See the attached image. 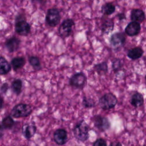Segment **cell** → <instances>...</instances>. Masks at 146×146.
<instances>
[{"mask_svg":"<svg viewBox=\"0 0 146 146\" xmlns=\"http://www.w3.org/2000/svg\"><path fill=\"white\" fill-rule=\"evenodd\" d=\"M82 105L86 108H91L94 107L96 106V102L93 99L91 98L84 96L82 100Z\"/></svg>","mask_w":146,"mask_h":146,"instance_id":"cell-26","label":"cell"},{"mask_svg":"<svg viewBox=\"0 0 146 146\" xmlns=\"http://www.w3.org/2000/svg\"><path fill=\"white\" fill-rule=\"evenodd\" d=\"M60 18L61 15L59 10L56 7H52L48 9L46 15L45 21L48 26L54 27L59 24Z\"/></svg>","mask_w":146,"mask_h":146,"instance_id":"cell-5","label":"cell"},{"mask_svg":"<svg viewBox=\"0 0 146 146\" xmlns=\"http://www.w3.org/2000/svg\"><path fill=\"white\" fill-rule=\"evenodd\" d=\"M93 146H107V144L105 139L103 138H98L94 142Z\"/></svg>","mask_w":146,"mask_h":146,"instance_id":"cell-27","label":"cell"},{"mask_svg":"<svg viewBox=\"0 0 146 146\" xmlns=\"http://www.w3.org/2000/svg\"><path fill=\"white\" fill-rule=\"evenodd\" d=\"M90 127L87 123L82 120L79 121L73 128V133L75 137L79 141L84 142L89 138Z\"/></svg>","mask_w":146,"mask_h":146,"instance_id":"cell-1","label":"cell"},{"mask_svg":"<svg viewBox=\"0 0 146 146\" xmlns=\"http://www.w3.org/2000/svg\"><path fill=\"white\" fill-rule=\"evenodd\" d=\"M23 86V82L20 79H15L12 82L11 84V88L13 92L17 96L20 95L22 92Z\"/></svg>","mask_w":146,"mask_h":146,"instance_id":"cell-22","label":"cell"},{"mask_svg":"<svg viewBox=\"0 0 146 146\" xmlns=\"http://www.w3.org/2000/svg\"><path fill=\"white\" fill-rule=\"evenodd\" d=\"M29 62L34 70L38 71L41 69V63L40 59L36 56H30L29 57Z\"/></svg>","mask_w":146,"mask_h":146,"instance_id":"cell-24","label":"cell"},{"mask_svg":"<svg viewBox=\"0 0 146 146\" xmlns=\"http://www.w3.org/2000/svg\"><path fill=\"white\" fill-rule=\"evenodd\" d=\"M33 112L31 106L25 103H19L11 110L10 116L14 118L26 117L30 116Z\"/></svg>","mask_w":146,"mask_h":146,"instance_id":"cell-3","label":"cell"},{"mask_svg":"<svg viewBox=\"0 0 146 146\" xmlns=\"http://www.w3.org/2000/svg\"><path fill=\"white\" fill-rule=\"evenodd\" d=\"M14 29L16 33L21 36H27L31 32V26L22 14H19L15 17Z\"/></svg>","mask_w":146,"mask_h":146,"instance_id":"cell-2","label":"cell"},{"mask_svg":"<svg viewBox=\"0 0 146 146\" xmlns=\"http://www.w3.org/2000/svg\"><path fill=\"white\" fill-rule=\"evenodd\" d=\"M87 78L83 72H79L73 74L69 79V84L76 89L82 90L86 85Z\"/></svg>","mask_w":146,"mask_h":146,"instance_id":"cell-6","label":"cell"},{"mask_svg":"<svg viewBox=\"0 0 146 146\" xmlns=\"http://www.w3.org/2000/svg\"><path fill=\"white\" fill-rule=\"evenodd\" d=\"M126 41V35L123 32H116L113 34L110 38V43L115 50L123 47Z\"/></svg>","mask_w":146,"mask_h":146,"instance_id":"cell-8","label":"cell"},{"mask_svg":"<svg viewBox=\"0 0 146 146\" xmlns=\"http://www.w3.org/2000/svg\"><path fill=\"white\" fill-rule=\"evenodd\" d=\"M114 26L115 23L112 19L109 18L108 17H105L104 19H103L100 25L101 31L103 34H108L113 31Z\"/></svg>","mask_w":146,"mask_h":146,"instance_id":"cell-14","label":"cell"},{"mask_svg":"<svg viewBox=\"0 0 146 146\" xmlns=\"http://www.w3.org/2000/svg\"><path fill=\"white\" fill-rule=\"evenodd\" d=\"M144 99L142 94L136 91L131 96L130 103L134 107L137 108L142 106L144 104Z\"/></svg>","mask_w":146,"mask_h":146,"instance_id":"cell-16","label":"cell"},{"mask_svg":"<svg viewBox=\"0 0 146 146\" xmlns=\"http://www.w3.org/2000/svg\"><path fill=\"white\" fill-rule=\"evenodd\" d=\"M144 54V50L140 47H135L129 49L127 53V56L131 60H135L140 58Z\"/></svg>","mask_w":146,"mask_h":146,"instance_id":"cell-17","label":"cell"},{"mask_svg":"<svg viewBox=\"0 0 146 146\" xmlns=\"http://www.w3.org/2000/svg\"><path fill=\"white\" fill-rule=\"evenodd\" d=\"M54 141L59 145H64L67 141V132L63 128H58L55 130L53 135Z\"/></svg>","mask_w":146,"mask_h":146,"instance_id":"cell-10","label":"cell"},{"mask_svg":"<svg viewBox=\"0 0 146 146\" xmlns=\"http://www.w3.org/2000/svg\"><path fill=\"white\" fill-rule=\"evenodd\" d=\"M109 146H123L122 144L119 142V141H115V142H112Z\"/></svg>","mask_w":146,"mask_h":146,"instance_id":"cell-30","label":"cell"},{"mask_svg":"<svg viewBox=\"0 0 146 146\" xmlns=\"http://www.w3.org/2000/svg\"><path fill=\"white\" fill-rule=\"evenodd\" d=\"M75 26V22L72 19L67 18L64 19L60 24L58 29V33L61 38L68 37L72 33V27Z\"/></svg>","mask_w":146,"mask_h":146,"instance_id":"cell-7","label":"cell"},{"mask_svg":"<svg viewBox=\"0 0 146 146\" xmlns=\"http://www.w3.org/2000/svg\"><path fill=\"white\" fill-rule=\"evenodd\" d=\"M3 128L1 124H0V139H1L2 137V136H3Z\"/></svg>","mask_w":146,"mask_h":146,"instance_id":"cell-32","label":"cell"},{"mask_svg":"<svg viewBox=\"0 0 146 146\" xmlns=\"http://www.w3.org/2000/svg\"><path fill=\"white\" fill-rule=\"evenodd\" d=\"M98 103L102 110H110L116 106L117 103V99L112 93L108 92L99 98Z\"/></svg>","mask_w":146,"mask_h":146,"instance_id":"cell-4","label":"cell"},{"mask_svg":"<svg viewBox=\"0 0 146 146\" xmlns=\"http://www.w3.org/2000/svg\"><path fill=\"white\" fill-rule=\"evenodd\" d=\"M26 64V60L22 56L13 58L11 60V66L14 71H18L22 68Z\"/></svg>","mask_w":146,"mask_h":146,"instance_id":"cell-18","label":"cell"},{"mask_svg":"<svg viewBox=\"0 0 146 146\" xmlns=\"http://www.w3.org/2000/svg\"><path fill=\"white\" fill-rule=\"evenodd\" d=\"M3 103H4L3 98L0 95V110L3 108Z\"/></svg>","mask_w":146,"mask_h":146,"instance_id":"cell-31","label":"cell"},{"mask_svg":"<svg viewBox=\"0 0 146 146\" xmlns=\"http://www.w3.org/2000/svg\"><path fill=\"white\" fill-rule=\"evenodd\" d=\"M15 124V121L10 115L5 117L1 121V125L4 129H11Z\"/></svg>","mask_w":146,"mask_h":146,"instance_id":"cell-23","label":"cell"},{"mask_svg":"<svg viewBox=\"0 0 146 146\" xmlns=\"http://www.w3.org/2000/svg\"><path fill=\"white\" fill-rule=\"evenodd\" d=\"M8 89H9V84L7 83H3L0 88L1 91L3 94H6Z\"/></svg>","mask_w":146,"mask_h":146,"instance_id":"cell-28","label":"cell"},{"mask_svg":"<svg viewBox=\"0 0 146 146\" xmlns=\"http://www.w3.org/2000/svg\"><path fill=\"white\" fill-rule=\"evenodd\" d=\"M145 82H146V75H145Z\"/></svg>","mask_w":146,"mask_h":146,"instance_id":"cell-33","label":"cell"},{"mask_svg":"<svg viewBox=\"0 0 146 146\" xmlns=\"http://www.w3.org/2000/svg\"><path fill=\"white\" fill-rule=\"evenodd\" d=\"M140 23L133 21L128 23L124 30L125 34L129 36H134L137 35L140 33Z\"/></svg>","mask_w":146,"mask_h":146,"instance_id":"cell-13","label":"cell"},{"mask_svg":"<svg viewBox=\"0 0 146 146\" xmlns=\"http://www.w3.org/2000/svg\"><path fill=\"white\" fill-rule=\"evenodd\" d=\"M130 18L132 21L140 23L145 19L144 11L140 9H133L131 11Z\"/></svg>","mask_w":146,"mask_h":146,"instance_id":"cell-15","label":"cell"},{"mask_svg":"<svg viewBox=\"0 0 146 146\" xmlns=\"http://www.w3.org/2000/svg\"><path fill=\"white\" fill-rule=\"evenodd\" d=\"M11 69V64L3 56H0V75L8 74Z\"/></svg>","mask_w":146,"mask_h":146,"instance_id":"cell-20","label":"cell"},{"mask_svg":"<svg viewBox=\"0 0 146 146\" xmlns=\"http://www.w3.org/2000/svg\"><path fill=\"white\" fill-rule=\"evenodd\" d=\"M123 64L120 59L116 58L112 61V68L115 73H117L122 70Z\"/></svg>","mask_w":146,"mask_h":146,"instance_id":"cell-25","label":"cell"},{"mask_svg":"<svg viewBox=\"0 0 146 146\" xmlns=\"http://www.w3.org/2000/svg\"><path fill=\"white\" fill-rule=\"evenodd\" d=\"M92 119L94 126L100 131L104 132L111 127V123L107 117L96 115L93 116Z\"/></svg>","mask_w":146,"mask_h":146,"instance_id":"cell-9","label":"cell"},{"mask_svg":"<svg viewBox=\"0 0 146 146\" xmlns=\"http://www.w3.org/2000/svg\"><path fill=\"white\" fill-rule=\"evenodd\" d=\"M116 10L115 5L112 2L104 3L101 7V12L104 15L108 16L115 13Z\"/></svg>","mask_w":146,"mask_h":146,"instance_id":"cell-19","label":"cell"},{"mask_svg":"<svg viewBox=\"0 0 146 146\" xmlns=\"http://www.w3.org/2000/svg\"><path fill=\"white\" fill-rule=\"evenodd\" d=\"M94 69L99 75H104L107 74L108 71V67L106 62H102L95 64Z\"/></svg>","mask_w":146,"mask_h":146,"instance_id":"cell-21","label":"cell"},{"mask_svg":"<svg viewBox=\"0 0 146 146\" xmlns=\"http://www.w3.org/2000/svg\"><path fill=\"white\" fill-rule=\"evenodd\" d=\"M36 129V127L34 123H27L22 125L21 131L24 137L29 140L34 136Z\"/></svg>","mask_w":146,"mask_h":146,"instance_id":"cell-11","label":"cell"},{"mask_svg":"<svg viewBox=\"0 0 146 146\" xmlns=\"http://www.w3.org/2000/svg\"><path fill=\"white\" fill-rule=\"evenodd\" d=\"M116 17H117L118 19L120 21H123V20H125L126 19V16L125 15V14L124 13H118L117 15H116Z\"/></svg>","mask_w":146,"mask_h":146,"instance_id":"cell-29","label":"cell"},{"mask_svg":"<svg viewBox=\"0 0 146 146\" xmlns=\"http://www.w3.org/2000/svg\"><path fill=\"white\" fill-rule=\"evenodd\" d=\"M20 43L21 40L18 38L13 36L6 40L5 46L9 52H13L16 51L19 48Z\"/></svg>","mask_w":146,"mask_h":146,"instance_id":"cell-12","label":"cell"}]
</instances>
